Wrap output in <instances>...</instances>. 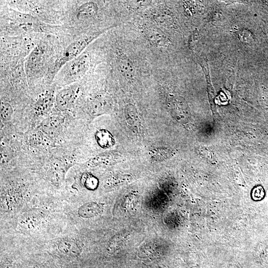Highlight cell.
Returning <instances> with one entry per match:
<instances>
[{
  "label": "cell",
  "instance_id": "3",
  "mask_svg": "<svg viewBox=\"0 0 268 268\" xmlns=\"http://www.w3.org/2000/svg\"><path fill=\"white\" fill-rule=\"evenodd\" d=\"M76 94L77 88L74 86L65 87L59 92L55 98L57 109L62 111L69 109L74 102Z\"/></svg>",
  "mask_w": 268,
  "mask_h": 268
},
{
  "label": "cell",
  "instance_id": "6",
  "mask_svg": "<svg viewBox=\"0 0 268 268\" xmlns=\"http://www.w3.org/2000/svg\"><path fill=\"white\" fill-rule=\"evenodd\" d=\"M117 64L119 72L126 79L133 80L136 76V69L133 62L124 53L118 54Z\"/></svg>",
  "mask_w": 268,
  "mask_h": 268
},
{
  "label": "cell",
  "instance_id": "2",
  "mask_svg": "<svg viewBox=\"0 0 268 268\" xmlns=\"http://www.w3.org/2000/svg\"><path fill=\"white\" fill-rule=\"evenodd\" d=\"M58 250L62 254L72 257L79 256L82 251L81 243L73 238H64L57 244Z\"/></svg>",
  "mask_w": 268,
  "mask_h": 268
},
{
  "label": "cell",
  "instance_id": "12",
  "mask_svg": "<svg viewBox=\"0 0 268 268\" xmlns=\"http://www.w3.org/2000/svg\"><path fill=\"white\" fill-rule=\"evenodd\" d=\"M95 137L98 144L103 148H108L115 144V140L110 132L105 129L97 131Z\"/></svg>",
  "mask_w": 268,
  "mask_h": 268
},
{
  "label": "cell",
  "instance_id": "5",
  "mask_svg": "<svg viewBox=\"0 0 268 268\" xmlns=\"http://www.w3.org/2000/svg\"><path fill=\"white\" fill-rule=\"evenodd\" d=\"M89 63V59L86 55L79 56L68 64L66 77L72 79L78 78L87 69Z\"/></svg>",
  "mask_w": 268,
  "mask_h": 268
},
{
  "label": "cell",
  "instance_id": "1",
  "mask_svg": "<svg viewBox=\"0 0 268 268\" xmlns=\"http://www.w3.org/2000/svg\"><path fill=\"white\" fill-rule=\"evenodd\" d=\"M107 29H103L100 32L85 36L69 45L56 62L52 69V73H57L64 65L79 57L89 44L105 32Z\"/></svg>",
  "mask_w": 268,
  "mask_h": 268
},
{
  "label": "cell",
  "instance_id": "13",
  "mask_svg": "<svg viewBox=\"0 0 268 268\" xmlns=\"http://www.w3.org/2000/svg\"><path fill=\"white\" fill-rule=\"evenodd\" d=\"M81 182L86 189L90 190H95L99 186L98 178L88 173H84L82 175Z\"/></svg>",
  "mask_w": 268,
  "mask_h": 268
},
{
  "label": "cell",
  "instance_id": "15",
  "mask_svg": "<svg viewBox=\"0 0 268 268\" xmlns=\"http://www.w3.org/2000/svg\"><path fill=\"white\" fill-rule=\"evenodd\" d=\"M153 18L155 21L162 26L170 25L172 21L171 15L166 11L163 10L156 12L154 14Z\"/></svg>",
  "mask_w": 268,
  "mask_h": 268
},
{
  "label": "cell",
  "instance_id": "7",
  "mask_svg": "<svg viewBox=\"0 0 268 268\" xmlns=\"http://www.w3.org/2000/svg\"><path fill=\"white\" fill-rule=\"evenodd\" d=\"M112 103L109 97L102 96L96 98L89 104V112L94 116L105 114L111 109Z\"/></svg>",
  "mask_w": 268,
  "mask_h": 268
},
{
  "label": "cell",
  "instance_id": "9",
  "mask_svg": "<svg viewBox=\"0 0 268 268\" xmlns=\"http://www.w3.org/2000/svg\"><path fill=\"white\" fill-rule=\"evenodd\" d=\"M54 103V97L52 93H47L37 101L34 105L36 112L40 115L47 113L51 109Z\"/></svg>",
  "mask_w": 268,
  "mask_h": 268
},
{
  "label": "cell",
  "instance_id": "4",
  "mask_svg": "<svg viewBox=\"0 0 268 268\" xmlns=\"http://www.w3.org/2000/svg\"><path fill=\"white\" fill-rule=\"evenodd\" d=\"M143 33L147 40L159 47H165L169 43V40L161 29L153 26H146Z\"/></svg>",
  "mask_w": 268,
  "mask_h": 268
},
{
  "label": "cell",
  "instance_id": "11",
  "mask_svg": "<svg viewBox=\"0 0 268 268\" xmlns=\"http://www.w3.org/2000/svg\"><path fill=\"white\" fill-rule=\"evenodd\" d=\"M43 54L42 50L37 47L29 55L26 63V69L29 73L34 72L39 68L42 62Z\"/></svg>",
  "mask_w": 268,
  "mask_h": 268
},
{
  "label": "cell",
  "instance_id": "10",
  "mask_svg": "<svg viewBox=\"0 0 268 268\" xmlns=\"http://www.w3.org/2000/svg\"><path fill=\"white\" fill-rule=\"evenodd\" d=\"M99 7L97 3L87 2L81 5L78 9L77 17L79 20L91 18L97 15Z\"/></svg>",
  "mask_w": 268,
  "mask_h": 268
},
{
  "label": "cell",
  "instance_id": "14",
  "mask_svg": "<svg viewBox=\"0 0 268 268\" xmlns=\"http://www.w3.org/2000/svg\"><path fill=\"white\" fill-rule=\"evenodd\" d=\"M113 157L111 155H103L98 156L89 161L87 165L89 166L107 165L114 162Z\"/></svg>",
  "mask_w": 268,
  "mask_h": 268
},
{
  "label": "cell",
  "instance_id": "8",
  "mask_svg": "<svg viewBox=\"0 0 268 268\" xmlns=\"http://www.w3.org/2000/svg\"><path fill=\"white\" fill-rule=\"evenodd\" d=\"M103 206L97 202H89L81 206L78 210L79 216L83 219H89L101 214Z\"/></svg>",
  "mask_w": 268,
  "mask_h": 268
},
{
  "label": "cell",
  "instance_id": "18",
  "mask_svg": "<svg viewBox=\"0 0 268 268\" xmlns=\"http://www.w3.org/2000/svg\"><path fill=\"white\" fill-rule=\"evenodd\" d=\"M5 268H18L10 266L6 267Z\"/></svg>",
  "mask_w": 268,
  "mask_h": 268
},
{
  "label": "cell",
  "instance_id": "16",
  "mask_svg": "<svg viewBox=\"0 0 268 268\" xmlns=\"http://www.w3.org/2000/svg\"><path fill=\"white\" fill-rule=\"evenodd\" d=\"M14 110L12 105L8 103L2 102L0 115L3 121L8 122L11 120L13 115Z\"/></svg>",
  "mask_w": 268,
  "mask_h": 268
},
{
  "label": "cell",
  "instance_id": "17",
  "mask_svg": "<svg viewBox=\"0 0 268 268\" xmlns=\"http://www.w3.org/2000/svg\"><path fill=\"white\" fill-rule=\"evenodd\" d=\"M154 161H163L167 157L168 152L163 148L156 149L151 154Z\"/></svg>",
  "mask_w": 268,
  "mask_h": 268
}]
</instances>
